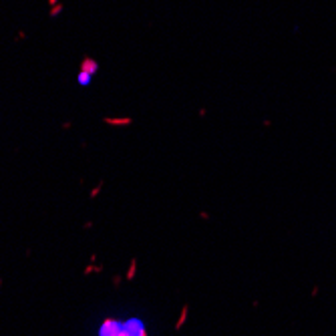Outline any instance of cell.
Returning a JSON list of instances; mask_svg holds the SVG:
<instances>
[{
    "label": "cell",
    "mask_w": 336,
    "mask_h": 336,
    "mask_svg": "<svg viewBox=\"0 0 336 336\" xmlns=\"http://www.w3.org/2000/svg\"><path fill=\"white\" fill-rule=\"evenodd\" d=\"M99 336H147L145 326L137 318H131L129 322H117V320H107L101 324Z\"/></svg>",
    "instance_id": "cell-1"
}]
</instances>
